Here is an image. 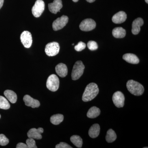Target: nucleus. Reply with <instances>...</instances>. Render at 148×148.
<instances>
[{
    "label": "nucleus",
    "instance_id": "obj_1",
    "mask_svg": "<svg viewBox=\"0 0 148 148\" xmlns=\"http://www.w3.org/2000/svg\"><path fill=\"white\" fill-rule=\"evenodd\" d=\"M98 85L94 83H91L88 85L85 89L82 95V101L88 102L92 101L99 93Z\"/></svg>",
    "mask_w": 148,
    "mask_h": 148
},
{
    "label": "nucleus",
    "instance_id": "obj_2",
    "mask_svg": "<svg viewBox=\"0 0 148 148\" xmlns=\"http://www.w3.org/2000/svg\"><path fill=\"white\" fill-rule=\"evenodd\" d=\"M127 89L131 94L140 96L142 95L144 92V88L140 83L133 80H130L126 84Z\"/></svg>",
    "mask_w": 148,
    "mask_h": 148
},
{
    "label": "nucleus",
    "instance_id": "obj_3",
    "mask_svg": "<svg viewBox=\"0 0 148 148\" xmlns=\"http://www.w3.org/2000/svg\"><path fill=\"white\" fill-rule=\"evenodd\" d=\"M85 69L84 65L82 61H77L75 64L72 71L71 77L72 79L76 80L80 77L83 74Z\"/></svg>",
    "mask_w": 148,
    "mask_h": 148
},
{
    "label": "nucleus",
    "instance_id": "obj_4",
    "mask_svg": "<svg viewBox=\"0 0 148 148\" xmlns=\"http://www.w3.org/2000/svg\"><path fill=\"white\" fill-rule=\"evenodd\" d=\"M46 86L51 91L54 92L58 90L59 86V79L58 77L54 74L50 75L47 81Z\"/></svg>",
    "mask_w": 148,
    "mask_h": 148
},
{
    "label": "nucleus",
    "instance_id": "obj_5",
    "mask_svg": "<svg viewBox=\"0 0 148 148\" xmlns=\"http://www.w3.org/2000/svg\"><path fill=\"white\" fill-rule=\"evenodd\" d=\"M60 50V46L57 42L49 43L45 47V52L49 56H53L58 54Z\"/></svg>",
    "mask_w": 148,
    "mask_h": 148
},
{
    "label": "nucleus",
    "instance_id": "obj_6",
    "mask_svg": "<svg viewBox=\"0 0 148 148\" xmlns=\"http://www.w3.org/2000/svg\"><path fill=\"white\" fill-rule=\"evenodd\" d=\"M44 2L42 0H37L32 9L33 15L36 17H39L41 15L45 10Z\"/></svg>",
    "mask_w": 148,
    "mask_h": 148
},
{
    "label": "nucleus",
    "instance_id": "obj_7",
    "mask_svg": "<svg viewBox=\"0 0 148 148\" xmlns=\"http://www.w3.org/2000/svg\"><path fill=\"white\" fill-rule=\"evenodd\" d=\"M96 27V23L95 21L91 18H86L80 23L79 28L82 31L89 32L92 31Z\"/></svg>",
    "mask_w": 148,
    "mask_h": 148
},
{
    "label": "nucleus",
    "instance_id": "obj_8",
    "mask_svg": "<svg viewBox=\"0 0 148 148\" xmlns=\"http://www.w3.org/2000/svg\"><path fill=\"white\" fill-rule=\"evenodd\" d=\"M69 21V17L63 15L61 17L57 18L53 21L52 24V27L54 31H57L63 29L66 26Z\"/></svg>",
    "mask_w": 148,
    "mask_h": 148
},
{
    "label": "nucleus",
    "instance_id": "obj_9",
    "mask_svg": "<svg viewBox=\"0 0 148 148\" xmlns=\"http://www.w3.org/2000/svg\"><path fill=\"white\" fill-rule=\"evenodd\" d=\"M20 40L23 45L25 48H29L32 45L33 40L31 33L28 31H24L20 36Z\"/></svg>",
    "mask_w": 148,
    "mask_h": 148
},
{
    "label": "nucleus",
    "instance_id": "obj_10",
    "mask_svg": "<svg viewBox=\"0 0 148 148\" xmlns=\"http://www.w3.org/2000/svg\"><path fill=\"white\" fill-rule=\"evenodd\" d=\"M112 101L117 108H122L124 105V95L121 91H116L113 95Z\"/></svg>",
    "mask_w": 148,
    "mask_h": 148
},
{
    "label": "nucleus",
    "instance_id": "obj_11",
    "mask_svg": "<svg viewBox=\"0 0 148 148\" xmlns=\"http://www.w3.org/2000/svg\"><path fill=\"white\" fill-rule=\"evenodd\" d=\"M44 132V129L42 127L38 129L32 128L27 132V136L29 138H33L36 140H40L42 138L41 134Z\"/></svg>",
    "mask_w": 148,
    "mask_h": 148
},
{
    "label": "nucleus",
    "instance_id": "obj_12",
    "mask_svg": "<svg viewBox=\"0 0 148 148\" xmlns=\"http://www.w3.org/2000/svg\"><path fill=\"white\" fill-rule=\"evenodd\" d=\"M63 7L61 0H54L53 2L48 4L49 9L51 13L56 14L60 12Z\"/></svg>",
    "mask_w": 148,
    "mask_h": 148
},
{
    "label": "nucleus",
    "instance_id": "obj_13",
    "mask_svg": "<svg viewBox=\"0 0 148 148\" xmlns=\"http://www.w3.org/2000/svg\"><path fill=\"white\" fill-rule=\"evenodd\" d=\"M23 100L26 106L32 107L33 108H38L40 105L39 101L38 100L34 99L28 95H25L24 96Z\"/></svg>",
    "mask_w": 148,
    "mask_h": 148
},
{
    "label": "nucleus",
    "instance_id": "obj_14",
    "mask_svg": "<svg viewBox=\"0 0 148 148\" xmlns=\"http://www.w3.org/2000/svg\"><path fill=\"white\" fill-rule=\"evenodd\" d=\"M127 14L123 11H120L115 14L112 18V21L115 24H121L126 20Z\"/></svg>",
    "mask_w": 148,
    "mask_h": 148
},
{
    "label": "nucleus",
    "instance_id": "obj_15",
    "mask_svg": "<svg viewBox=\"0 0 148 148\" xmlns=\"http://www.w3.org/2000/svg\"><path fill=\"white\" fill-rule=\"evenodd\" d=\"M144 24V21L141 18L135 19L132 22V32L134 35H137L140 33V27Z\"/></svg>",
    "mask_w": 148,
    "mask_h": 148
},
{
    "label": "nucleus",
    "instance_id": "obj_16",
    "mask_svg": "<svg viewBox=\"0 0 148 148\" xmlns=\"http://www.w3.org/2000/svg\"><path fill=\"white\" fill-rule=\"evenodd\" d=\"M56 72L58 75L61 77H65L68 75V68L65 64L60 63L56 66Z\"/></svg>",
    "mask_w": 148,
    "mask_h": 148
},
{
    "label": "nucleus",
    "instance_id": "obj_17",
    "mask_svg": "<svg viewBox=\"0 0 148 148\" xmlns=\"http://www.w3.org/2000/svg\"><path fill=\"white\" fill-rule=\"evenodd\" d=\"M123 58L126 62L131 64H137L140 62V60L137 56L133 53H127L125 54L123 56Z\"/></svg>",
    "mask_w": 148,
    "mask_h": 148
},
{
    "label": "nucleus",
    "instance_id": "obj_18",
    "mask_svg": "<svg viewBox=\"0 0 148 148\" xmlns=\"http://www.w3.org/2000/svg\"><path fill=\"white\" fill-rule=\"evenodd\" d=\"M100 132V125L98 124H94L90 127L88 131V135L90 138H95L98 137Z\"/></svg>",
    "mask_w": 148,
    "mask_h": 148
},
{
    "label": "nucleus",
    "instance_id": "obj_19",
    "mask_svg": "<svg viewBox=\"0 0 148 148\" xmlns=\"http://www.w3.org/2000/svg\"><path fill=\"white\" fill-rule=\"evenodd\" d=\"M112 35L115 38H122L126 35V31L121 27H116L113 30Z\"/></svg>",
    "mask_w": 148,
    "mask_h": 148
},
{
    "label": "nucleus",
    "instance_id": "obj_20",
    "mask_svg": "<svg viewBox=\"0 0 148 148\" xmlns=\"http://www.w3.org/2000/svg\"><path fill=\"white\" fill-rule=\"evenodd\" d=\"M4 94L8 101L12 103H16L17 101V95L14 91L12 90H7L4 92Z\"/></svg>",
    "mask_w": 148,
    "mask_h": 148
},
{
    "label": "nucleus",
    "instance_id": "obj_21",
    "mask_svg": "<svg viewBox=\"0 0 148 148\" xmlns=\"http://www.w3.org/2000/svg\"><path fill=\"white\" fill-rule=\"evenodd\" d=\"M101 110L97 107H92L89 109L87 113V116L89 118L93 119L100 115Z\"/></svg>",
    "mask_w": 148,
    "mask_h": 148
},
{
    "label": "nucleus",
    "instance_id": "obj_22",
    "mask_svg": "<svg viewBox=\"0 0 148 148\" xmlns=\"http://www.w3.org/2000/svg\"><path fill=\"white\" fill-rule=\"evenodd\" d=\"M64 116L61 114H57L53 115L50 118V121L52 124L57 125L61 123L63 121Z\"/></svg>",
    "mask_w": 148,
    "mask_h": 148
},
{
    "label": "nucleus",
    "instance_id": "obj_23",
    "mask_svg": "<svg viewBox=\"0 0 148 148\" xmlns=\"http://www.w3.org/2000/svg\"><path fill=\"white\" fill-rule=\"evenodd\" d=\"M117 136L114 131L112 129H109L107 132L106 140L108 143H112L116 140Z\"/></svg>",
    "mask_w": 148,
    "mask_h": 148
},
{
    "label": "nucleus",
    "instance_id": "obj_24",
    "mask_svg": "<svg viewBox=\"0 0 148 148\" xmlns=\"http://www.w3.org/2000/svg\"><path fill=\"white\" fill-rule=\"evenodd\" d=\"M71 141L77 147L82 148L83 144L82 139L78 135H74L71 137Z\"/></svg>",
    "mask_w": 148,
    "mask_h": 148
},
{
    "label": "nucleus",
    "instance_id": "obj_25",
    "mask_svg": "<svg viewBox=\"0 0 148 148\" xmlns=\"http://www.w3.org/2000/svg\"><path fill=\"white\" fill-rule=\"evenodd\" d=\"M10 108V105L8 100L3 96H0V109L8 110Z\"/></svg>",
    "mask_w": 148,
    "mask_h": 148
},
{
    "label": "nucleus",
    "instance_id": "obj_26",
    "mask_svg": "<svg viewBox=\"0 0 148 148\" xmlns=\"http://www.w3.org/2000/svg\"><path fill=\"white\" fill-rule=\"evenodd\" d=\"M26 144L29 148H37L34 139L29 138L26 141Z\"/></svg>",
    "mask_w": 148,
    "mask_h": 148
},
{
    "label": "nucleus",
    "instance_id": "obj_27",
    "mask_svg": "<svg viewBox=\"0 0 148 148\" xmlns=\"http://www.w3.org/2000/svg\"><path fill=\"white\" fill-rule=\"evenodd\" d=\"M87 47L90 50H95L98 49V45L97 43L94 41H90L87 43Z\"/></svg>",
    "mask_w": 148,
    "mask_h": 148
},
{
    "label": "nucleus",
    "instance_id": "obj_28",
    "mask_svg": "<svg viewBox=\"0 0 148 148\" xmlns=\"http://www.w3.org/2000/svg\"><path fill=\"white\" fill-rule=\"evenodd\" d=\"M9 141L3 134H0V145L4 146L8 144Z\"/></svg>",
    "mask_w": 148,
    "mask_h": 148
},
{
    "label": "nucleus",
    "instance_id": "obj_29",
    "mask_svg": "<svg viewBox=\"0 0 148 148\" xmlns=\"http://www.w3.org/2000/svg\"><path fill=\"white\" fill-rule=\"evenodd\" d=\"M86 47V45L82 42H80L75 47V49L77 51H82Z\"/></svg>",
    "mask_w": 148,
    "mask_h": 148
},
{
    "label": "nucleus",
    "instance_id": "obj_30",
    "mask_svg": "<svg viewBox=\"0 0 148 148\" xmlns=\"http://www.w3.org/2000/svg\"><path fill=\"white\" fill-rule=\"evenodd\" d=\"M56 148H72V147L65 143L61 142L56 146Z\"/></svg>",
    "mask_w": 148,
    "mask_h": 148
},
{
    "label": "nucleus",
    "instance_id": "obj_31",
    "mask_svg": "<svg viewBox=\"0 0 148 148\" xmlns=\"http://www.w3.org/2000/svg\"><path fill=\"white\" fill-rule=\"evenodd\" d=\"M16 148H28L27 144L23 143H19L16 145Z\"/></svg>",
    "mask_w": 148,
    "mask_h": 148
},
{
    "label": "nucleus",
    "instance_id": "obj_32",
    "mask_svg": "<svg viewBox=\"0 0 148 148\" xmlns=\"http://www.w3.org/2000/svg\"><path fill=\"white\" fill-rule=\"evenodd\" d=\"M3 3L4 0H0V9L2 7Z\"/></svg>",
    "mask_w": 148,
    "mask_h": 148
},
{
    "label": "nucleus",
    "instance_id": "obj_33",
    "mask_svg": "<svg viewBox=\"0 0 148 148\" xmlns=\"http://www.w3.org/2000/svg\"><path fill=\"white\" fill-rule=\"evenodd\" d=\"M86 1H87L88 2L91 3L95 1V0H86Z\"/></svg>",
    "mask_w": 148,
    "mask_h": 148
},
{
    "label": "nucleus",
    "instance_id": "obj_34",
    "mask_svg": "<svg viewBox=\"0 0 148 148\" xmlns=\"http://www.w3.org/2000/svg\"><path fill=\"white\" fill-rule=\"evenodd\" d=\"M73 1L74 2H77L79 0H73Z\"/></svg>",
    "mask_w": 148,
    "mask_h": 148
},
{
    "label": "nucleus",
    "instance_id": "obj_35",
    "mask_svg": "<svg viewBox=\"0 0 148 148\" xmlns=\"http://www.w3.org/2000/svg\"><path fill=\"white\" fill-rule=\"evenodd\" d=\"M145 2L146 3H148V0H145Z\"/></svg>",
    "mask_w": 148,
    "mask_h": 148
},
{
    "label": "nucleus",
    "instance_id": "obj_36",
    "mask_svg": "<svg viewBox=\"0 0 148 148\" xmlns=\"http://www.w3.org/2000/svg\"><path fill=\"white\" fill-rule=\"evenodd\" d=\"M1 115H0V118H1Z\"/></svg>",
    "mask_w": 148,
    "mask_h": 148
}]
</instances>
